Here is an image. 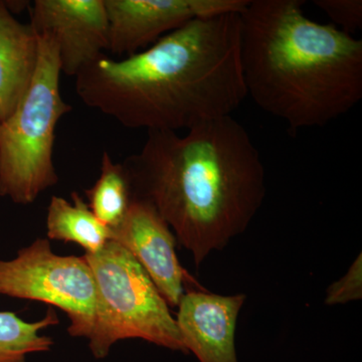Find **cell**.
I'll return each instance as SVG.
<instances>
[{
  "label": "cell",
  "instance_id": "2",
  "mask_svg": "<svg viewBox=\"0 0 362 362\" xmlns=\"http://www.w3.org/2000/svg\"><path fill=\"white\" fill-rule=\"evenodd\" d=\"M122 163L133 197L154 206L197 268L246 232L265 201L259 150L232 116L182 135L148 131L141 150Z\"/></svg>",
  "mask_w": 362,
  "mask_h": 362
},
{
  "label": "cell",
  "instance_id": "7",
  "mask_svg": "<svg viewBox=\"0 0 362 362\" xmlns=\"http://www.w3.org/2000/svg\"><path fill=\"white\" fill-rule=\"evenodd\" d=\"M109 52L129 57L147 49L188 21L240 13L247 0H104Z\"/></svg>",
  "mask_w": 362,
  "mask_h": 362
},
{
  "label": "cell",
  "instance_id": "6",
  "mask_svg": "<svg viewBox=\"0 0 362 362\" xmlns=\"http://www.w3.org/2000/svg\"><path fill=\"white\" fill-rule=\"evenodd\" d=\"M0 295L35 300L61 309L70 319L71 337L89 338L95 325L97 288L84 257L59 256L47 239L0 259Z\"/></svg>",
  "mask_w": 362,
  "mask_h": 362
},
{
  "label": "cell",
  "instance_id": "4",
  "mask_svg": "<svg viewBox=\"0 0 362 362\" xmlns=\"http://www.w3.org/2000/svg\"><path fill=\"white\" fill-rule=\"evenodd\" d=\"M39 57L30 87L16 110L0 123V197L28 206L59 182L54 163L56 128L73 110L59 90L58 45L37 35Z\"/></svg>",
  "mask_w": 362,
  "mask_h": 362
},
{
  "label": "cell",
  "instance_id": "9",
  "mask_svg": "<svg viewBox=\"0 0 362 362\" xmlns=\"http://www.w3.org/2000/svg\"><path fill=\"white\" fill-rule=\"evenodd\" d=\"M111 240L134 257L168 306L178 307L185 285L204 289L180 265L175 233L150 202L133 197L125 218L112 230Z\"/></svg>",
  "mask_w": 362,
  "mask_h": 362
},
{
  "label": "cell",
  "instance_id": "1",
  "mask_svg": "<svg viewBox=\"0 0 362 362\" xmlns=\"http://www.w3.org/2000/svg\"><path fill=\"white\" fill-rule=\"evenodd\" d=\"M240 49L239 13L195 18L132 56L100 57L76 76V92L124 127L188 130L246 100Z\"/></svg>",
  "mask_w": 362,
  "mask_h": 362
},
{
  "label": "cell",
  "instance_id": "10",
  "mask_svg": "<svg viewBox=\"0 0 362 362\" xmlns=\"http://www.w3.org/2000/svg\"><path fill=\"white\" fill-rule=\"evenodd\" d=\"M247 295H220L190 289L178 305L177 318L183 345L199 362H239L235 330Z\"/></svg>",
  "mask_w": 362,
  "mask_h": 362
},
{
  "label": "cell",
  "instance_id": "16",
  "mask_svg": "<svg viewBox=\"0 0 362 362\" xmlns=\"http://www.w3.org/2000/svg\"><path fill=\"white\" fill-rule=\"evenodd\" d=\"M362 298V256L356 257L342 278L332 283L326 290L324 303L328 306L346 304Z\"/></svg>",
  "mask_w": 362,
  "mask_h": 362
},
{
  "label": "cell",
  "instance_id": "3",
  "mask_svg": "<svg viewBox=\"0 0 362 362\" xmlns=\"http://www.w3.org/2000/svg\"><path fill=\"white\" fill-rule=\"evenodd\" d=\"M301 0H247L240 11L247 97L293 134L324 127L362 99V40L312 21Z\"/></svg>",
  "mask_w": 362,
  "mask_h": 362
},
{
  "label": "cell",
  "instance_id": "11",
  "mask_svg": "<svg viewBox=\"0 0 362 362\" xmlns=\"http://www.w3.org/2000/svg\"><path fill=\"white\" fill-rule=\"evenodd\" d=\"M39 39L30 25L13 16L0 1V123L21 103L35 75Z\"/></svg>",
  "mask_w": 362,
  "mask_h": 362
},
{
  "label": "cell",
  "instance_id": "12",
  "mask_svg": "<svg viewBox=\"0 0 362 362\" xmlns=\"http://www.w3.org/2000/svg\"><path fill=\"white\" fill-rule=\"evenodd\" d=\"M71 202L54 197L47 207V240L75 243L86 252H99L112 239V230L101 223L77 192L71 194Z\"/></svg>",
  "mask_w": 362,
  "mask_h": 362
},
{
  "label": "cell",
  "instance_id": "14",
  "mask_svg": "<svg viewBox=\"0 0 362 362\" xmlns=\"http://www.w3.org/2000/svg\"><path fill=\"white\" fill-rule=\"evenodd\" d=\"M59 323L52 308L44 318L32 323L23 320L16 312L0 311V362H26L30 354L49 351L54 339L40 335V331Z\"/></svg>",
  "mask_w": 362,
  "mask_h": 362
},
{
  "label": "cell",
  "instance_id": "15",
  "mask_svg": "<svg viewBox=\"0 0 362 362\" xmlns=\"http://www.w3.org/2000/svg\"><path fill=\"white\" fill-rule=\"evenodd\" d=\"M313 4L342 32L354 35L361 30V0H315Z\"/></svg>",
  "mask_w": 362,
  "mask_h": 362
},
{
  "label": "cell",
  "instance_id": "13",
  "mask_svg": "<svg viewBox=\"0 0 362 362\" xmlns=\"http://www.w3.org/2000/svg\"><path fill=\"white\" fill-rule=\"evenodd\" d=\"M85 194L98 220L111 230L121 225L133 201L132 185L123 163L112 160L107 150L102 156L101 175Z\"/></svg>",
  "mask_w": 362,
  "mask_h": 362
},
{
  "label": "cell",
  "instance_id": "5",
  "mask_svg": "<svg viewBox=\"0 0 362 362\" xmlns=\"http://www.w3.org/2000/svg\"><path fill=\"white\" fill-rule=\"evenodd\" d=\"M83 257L97 288L95 325L88 338L93 356L103 359L115 343L125 339L187 354L168 303L125 247L109 240L99 252Z\"/></svg>",
  "mask_w": 362,
  "mask_h": 362
},
{
  "label": "cell",
  "instance_id": "8",
  "mask_svg": "<svg viewBox=\"0 0 362 362\" xmlns=\"http://www.w3.org/2000/svg\"><path fill=\"white\" fill-rule=\"evenodd\" d=\"M30 26L58 45L62 73L75 77L109 52L110 35L104 0H35Z\"/></svg>",
  "mask_w": 362,
  "mask_h": 362
}]
</instances>
